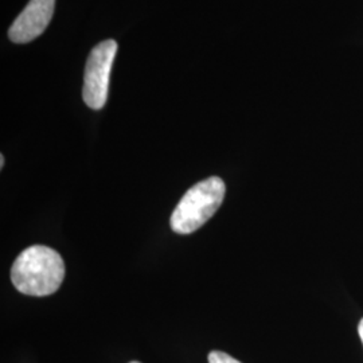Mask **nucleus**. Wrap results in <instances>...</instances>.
Segmentation results:
<instances>
[{"label": "nucleus", "instance_id": "obj_1", "mask_svg": "<svg viewBox=\"0 0 363 363\" xmlns=\"http://www.w3.org/2000/svg\"><path fill=\"white\" fill-rule=\"evenodd\" d=\"M64 277V259L58 252L43 245L25 249L11 268L13 286L28 296L52 295L60 289Z\"/></svg>", "mask_w": 363, "mask_h": 363}, {"label": "nucleus", "instance_id": "obj_2", "mask_svg": "<svg viewBox=\"0 0 363 363\" xmlns=\"http://www.w3.org/2000/svg\"><path fill=\"white\" fill-rule=\"evenodd\" d=\"M225 193V182L218 177L198 182L183 195L172 211L169 220L171 229L178 234L194 233L217 213Z\"/></svg>", "mask_w": 363, "mask_h": 363}, {"label": "nucleus", "instance_id": "obj_3", "mask_svg": "<svg viewBox=\"0 0 363 363\" xmlns=\"http://www.w3.org/2000/svg\"><path fill=\"white\" fill-rule=\"evenodd\" d=\"M117 43L113 39L100 42L91 49L85 66L82 97L91 109H103L108 100L109 78L116 57Z\"/></svg>", "mask_w": 363, "mask_h": 363}, {"label": "nucleus", "instance_id": "obj_4", "mask_svg": "<svg viewBox=\"0 0 363 363\" xmlns=\"http://www.w3.org/2000/svg\"><path fill=\"white\" fill-rule=\"evenodd\" d=\"M55 7V0H30L16 16L9 30V38L15 43H28L48 28Z\"/></svg>", "mask_w": 363, "mask_h": 363}, {"label": "nucleus", "instance_id": "obj_5", "mask_svg": "<svg viewBox=\"0 0 363 363\" xmlns=\"http://www.w3.org/2000/svg\"><path fill=\"white\" fill-rule=\"evenodd\" d=\"M208 363H241L237 359H234L233 357H230L226 352L222 351H211L208 354Z\"/></svg>", "mask_w": 363, "mask_h": 363}, {"label": "nucleus", "instance_id": "obj_6", "mask_svg": "<svg viewBox=\"0 0 363 363\" xmlns=\"http://www.w3.org/2000/svg\"><path fill=\"white\" fill-rule=\"evenodd\" d=\"M358 333H359V337H361V340H362L363 343V319L359 322V325H358Z\"/></svg>", "mask_w": 363, "mask_h": 363}, {"label": "nucleus", "instance_id": "obj_7", "mask_svg": "<svg viewBox=\"0 0 363 363\" xmlns=\"http://www.w3.org/2000/svg\"><path fill=\"white\" fill-rule=\"evenodd\" d=\"M0 167L3 169L4 167V156H0Z\"/></svg>", "mask_w": 363, "mask_h": 363}, {"label": "nucleus", "instance_id": "obj_8", "mask_svg": "<svg viewBox=\"0 0 363 363\" xmlns=\"http://www.w3.org/2000/svg\"><path fill=\"white\" fill-rule=\"evenodd\" d=\"M130 363H140V362H130Z\"/></svg>", "mask_w": 363, "mask_h": 363}]
</instances>
